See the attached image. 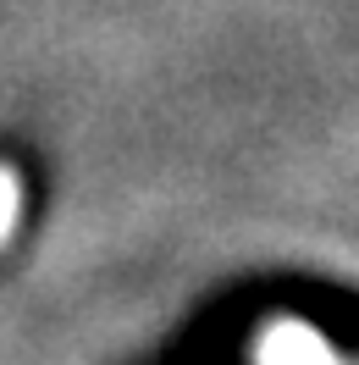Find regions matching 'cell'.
Masks as SVG:
<instances>
[{
  "label": "cell",
  "instance_id": "obj_1",
  "mask_svg": "<svg viewBox=\"0 0 359 365\" xmlns=\"http://www.w3.org/2000/svg\"><path fill=\"white\" fill-rule=\"evenodd\" d=\"M266 365H332V360H326V349H321L304 327H282V332L266 343Z\"/></svg>",
  "mask_w": 359,
  "mask_h": 365
}]
</instances>
